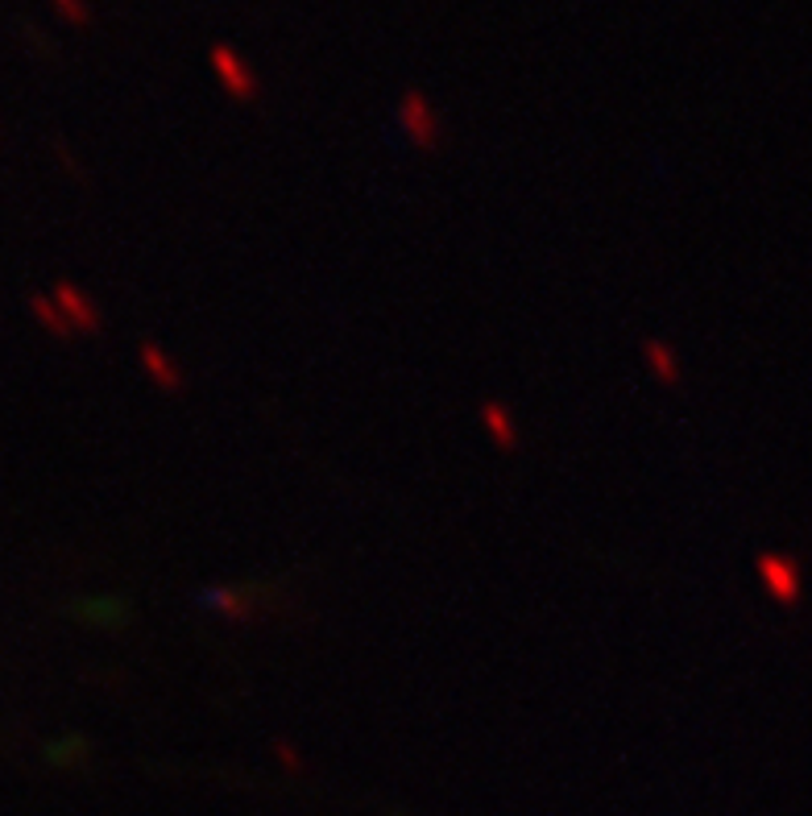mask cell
I'll use <instances>...</instances> for the list:
<instances>
[{"label": "cell", "instance_id": "1", "mask_svg": "<svg viewBox=\"0 0 812 816\" xmlns=\"http://www.w3.org/2000/svg\"><path fill=\"white\" fill-rule=\"evenodd\" d=\"M398 117H402V129L411 133V142L415 146H436L439 133H444V121H439V112L432 108V100L419 92V87H411V92H402V100H398Z\"/></svg>", "mask_w": 812, "mask_h": 816}, {"label": "cell", "instance_id": "2", "mask_svg": "<svg viewBox=\"0 0 812 816\" xmlns=\"http://www.w3.org/2000/svg\"><path fill=\"white\" fill-rule=\"evenodd\" d=\"M759 576H763V585H767V593L779 601V606H791L796 597H800V568L791 564L788 556H779V551H767V556H759Z\"/></svg>", "mask_w": 812, "mask_h": 816}, {"label": "cell", "instance_id": "3", "mask_svg": "<svg viewBox=\"0 0 812 816\" xmlns=\"http://www.w3.org/2000/svg\"><path fill=\"white\" fill-rule=\"evenodd\" d=\"M211 71L220 75V84L229 87L232 96H241V100L257 96V75L232 46H211Z\"/></svg>", "mask_w": 812, "mask_h": 816}, {"label": "cell", "instance_id": "4", "mask_svg": "<svg viewBox=\"0 0 812 816\" xmlns=\"http://www.w3.org/2000/svg\"><path fill=\"white\" fill-rule=\"evenodd\" d=\"M646 361H651V369L659 374V381H664V386H676V381H680V361L671 356V349H664V344H651V349H646Z\"/></svg>", "mask_w": 812, "mask_h": 816}, {"label": "cell", "instance_id": "5", "mask_svg": "<svg viewBox=\"0 0 812 816\" xmlns=\"http://www.w3.org/2000/svg\"><path fill=\"white\" fill-rule=\"evenodd\" d=\"M485 423L494 427V436H498L501 448H514L519 443V431H514V419H506V411L501 406H485Z\"/></svg>", "mask_w": 812, "mask_h": 816}, {"label": "cell", "instance_id": "6", "mask_svg": "<svg viewBox=\"0 0 812 816\" xmlns=\"http://www.w3.org/2000/svg\"><path fill=\"white\" fill-rule=\"evenodd\" d=\"M142 361H146L154 374L162 377V386H170V390H174V386H183V377H174V369H170L167 361L158 356V349H146V353H142Z\"/></svg>", "mask_w": 812, "mask_h": 816}, {"label": "cell", "instance_id": "7", "mask_svg": "<svg viewBox=\"0 0 812 816\" xmlns=\"http://www.w3.org/2000/svg\"><path fill=\"white\" fill-rule=\"evenodd\" d=\"M54 9L63 13L66 22H92V9H87V0H54Z\"/></svg>", "mask_w": 812, "mask_h": 816}]
</instances>
